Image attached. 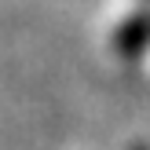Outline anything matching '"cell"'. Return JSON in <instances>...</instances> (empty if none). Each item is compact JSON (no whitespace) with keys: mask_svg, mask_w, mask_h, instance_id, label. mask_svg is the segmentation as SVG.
<instances>
[{"mask_svg":"<svg viewBox=\"0 0 150 150\" xmlns=\"http://www.w3.org/2000/svg\"><path fill=\"white\" fill-rule=\"evenodd\" d=\"M121 51L125 55H136V51H143L146 44H150V18L146 15H139V18H132L128 26L121 29Z\"/></svg>","mask_w":150,"mask_h":150,"instance_id":"obj_1","label":"cell"}]
</instances>
